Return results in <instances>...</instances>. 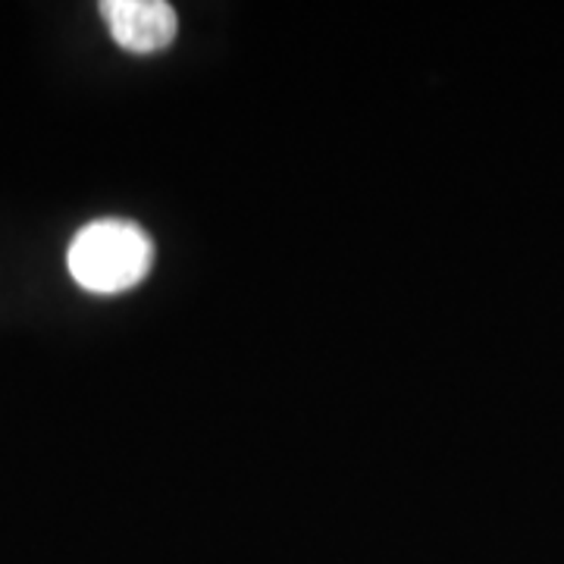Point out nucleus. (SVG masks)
Wrapping results in <instances>:
<instances>
[{"label":"nucleus","instance_id":"1","mask_svg":"<svg viewBox=\"0 0 564 564\" xmlns=\"http://www.w3.org/2000/svg\"><path fill=\"white\" fill-rule=\"evenodd\" d=\"M73 280L85 292L117 295L139 285L154 263V242L139 223L104 217L76 232L66 251Z\"/></svg>","mask_w":564,"mask_h":564},{"label":"nucleus","instance_id":"2","mask_svg":"<svg viewBox=\"0 0 564 564\" xmlns=\"http://www.w3.org/2000/svg\"><path fill=\"white\" fill-rule=\"evenodd\" d=\"M101 17L129 54H154L176 39V10L163 0H104Z\"/></svg>","mask_w":564,"mask_h":564}]
</instances>
